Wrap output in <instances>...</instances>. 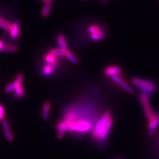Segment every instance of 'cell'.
I'll return each mask as SVG.
<instances>
[{
	"label": "cell",
	"instance_id": "1",
	"mask_svg": "<svg viewBox=\"0 0 159 159\" xmlns=\"http://www.w3.org/2000/svg\"><path fill=\"white\" fill-rule=\"evenodd\" d=\"M131 83L137 88L147 93L150 95L153 94L157 88L156 84L153 81L141 78L135 77L132 79Z\"/></svg>",
	"mask_w": 159,
	"mask_h": 159
},
{
	"label": "cell",
	"instance_id": "2",
	"mask_svg": "<svg viewBox=\"0 0 159 159\" xmlns=\"http://www.w3.org/2000/svg\"><path fill=\"white\" fill-rule=\"evenodd\" d=\"M150 94L146 92L142 91L139 95L140 101L142 106L144 114L148 119H150L153 116L154 112L150 102Z\"/></svg>",
	"mask_w": 159,
	"mask_h": 159
},
{
	"label": "cell",
	"instance_id": "3",
	"mask_svg": "<svg viewBox=\"0 0 159 159\" xmlns=\"http://www.w3.org/2000/svg\"><path fill=\"white\" fill-rule=\"evenodd\" d=\"M111 116V113L110 111L107 110L102 114L101 118L98 120L97 123L96 125L94 128L93 131V137L94 140L97 141L98 139L100 136L104 127L106 125L108 118Z\"/></svg>",
	"mask_w": 159,
	"mask_h": 159
},
{
	"label": "cell",
	"instance_id": "4",
	"mask_svg": "<svg viewBox=\"0 0 159 159\" xmlns=\"http://www.w3.org/2000/svg\"><path fill=\"white\" fill-rule=\"evenodd\" d=\"M70 128L72 132L77 131L80 133H85L91 130L92 124L87 120H80L72 123L71 124Z\"/></svg>",
	"mask_w": 159,
	"mask_h": 159
},
{
	"label": "cell",
	"instance_id": "5",
	"mask_svg": "<svg viewBox=\"0 0 159 159\" xmlns=\"http://www.w3.org/2000/svg\"><path fill=\"white\" fill-rule=\"evenodd\" d=\"M113 120L112 117L110 116L108 118L106 125L104 127L102 131L100 136L98 139L97 141L98 142L101 143L102 144L103 143L105 142L107 140V137L109 136V134L111 130V129H112V127H113Z\"/></svg>",
	"mask_w": 159,
	"mask_h": 159
},
{
	"label": "cell",
	"instance_id": "6",
	"mask_svg": "<svg viewBox=\"0 0 159 159\" xmlns=\"http://www.w3.org/2000/svg\"><path fill=\"white\" fill-rule=\"evenodd\" d=\"M159 126V112H155L153 116L148 120V134L150 136H153L156 130Z\"/></svg>",
	"mask_w": 159,
	"mask_h": 159
},
{
	"label": "cell",
	"instance_id": "7",
	"mask_svg": "<svg viewBox=\"0 0 159 159\" xmlns=\"http://www.w3.org/2000/svg\"><path fill=\"white\" fill-rule=\"evenodd\" d=\"M111 79L113 80L114 82H115L117 84L121 87L125 91L127 92L129 94H133V90L131 89L130 85H129L124 79L121 77L119 75H114L111 77Z\"/></svg>",
	"mask_w": 159,
	"mask_h": 159
},
{
	"label": "cell",
	"instance_id": "8",
	"mask_svg": "<svg viewBox=\"0 0 159 159\" xmlns=\"http://www.w3.org/2000/svg\"><path fill=\"white\" fill-rule=\"evenodd\" d=\"M122 72L121 69L118 66H110L104 69V74L109 77H113L114 75H119Z\"/></svg>",
	"mask_w": 159,
	"mask_h": 159
},
{
	"label": "cell",
	"instance_id": "9",
	"mask_svg": "<svg viewBox=\"0 0 159 159\" xmlns=\"http://www.w3.org/2000/svg\"><path fill=\"white\" fill-rule=\"evenodd\" d=\"M2 125L3 127V129L5 133V135L9 142H12L14 140V136L12 134L11 131L10 129L9 124L6 119L2 120Z\"/></svg>",
	"mask_w": 159,
	"mask_h": 159
},
{
	"label": "cell",
	"instance_id": "10",
	"mask_svg": "<svg viewBox=\"0 0 159 159\" xmlns=\"http://www.w3.org/2000/svg\"><path fill=\"white\" fill-rule=\"evenodd\" d=\"M71 123H72L71 122H69L68 121L64 120L63 121H61L57 124L56 128L58 130L62 131L65 133H66V131L72 132V131L71 130V128H70Z\"/></svg>",
	"mask_w": 159,
	"mask_h": 159
},
{
	"label": "cell",
	"instance_id": "11",
	"mask_svg": "<svg viewBox=\"0 0 159 159\" xmlns=\"http://www.w3.org/2000/svg\"><path fill=\"white\" fill-rule=\"evenodd\" d=\"M10 35L12 39H16L18 37L20 33V23L18 21H16L11 27Z\"/></svg>",
	"mask_w": 159,
	"mask_h": 159
},
{
	"label": "cell",
	"instance_id": "12",
	"mask_svg": "<svg viewBox=\"0 0 159 159\" xmlns=\"http://www.w3.org/2000/svg\"><path fill=\"white\" fill-rule=\"evenodd\" d=\"M51 105L49 102H46L43 107V119L47 120L48 118L49 112L50 110Z\"/></svg>",
	"mask_w": 159,
	"mask_h": 159
},
{
	"label": "cell",
	"instance_id": "13",
	"mask_svg": "<svg viewBox=\"0 0 159 159\" xmlns=\"http://www.w3.org/2000/svg\"><path fill=\"white\" fill-rule=\"evenodd\" d=\"M58 43L60 46V48L64 51H67V46L65 37L63 35H60L58 37Z\"/></svg>",
	"mask_w": 159,
	"mask_h": 159
},
{
	"label": "cell",
	"instance_id": "14",
	"mask_svg": "<svg viewBox=\"0 0 159 159\" xmlns=\"http://www.w3.org/2000/svg\"><path fill=\"white\" fill-rule=\"evenodd\" d=\"M48 54H51L52 56L56 57V56H66V51H64L60 48H56L51 50V51L48 52Z\"/></svg>",
	"mask_w": 159,
	"mask_h": 159
},
{
	"label": "cell",
	"instance_id": "15",
	"mask_svg": "<svg viewBox=\"0 0 159 159\" xmlns=\"http://www.w3.org/2000/svg\"><path fill=\"white\" fill-rule=\"evenodd\" d=\"M51 3L49 2H47L45 3L44 6L43 7V10H42V16L44 17H47L51 10Z\"/></svg>",
	"mask_w": 159,
	"mask_h": 159
},
{
	"label": "cell",
	"instance_id": "16",
	"mask_svg": "<svg viewBox=\"0 0 159 159\" xmlns=\"http://www.w3.org/2000/svg\"><path fill=\"white\" fill-rule=\"evenodd\" d=\"M18 50L17 46L14 45H8L4 44L3 48H2L1 51H5V52H15Z\"/></svg>",
	"mask_w": 159,
	"mask_h": 159
},
{
	"label": "cell",
	"instance_id": "17",
	"mask_svg": "<svg viewBox=\"0 0 159 159\" xmlns=\"http://www.w3.org/2000/svg\"><path fill=\"white\" fill-rule=\"evenodd\" d=\"M16 96L18 98H23L24 96V90L21 84H18L14 90Z\"/></svg>",
	"mask_w": 159,
	"mask_h": 159
},
{
	"label": "cell",
	"instance_id": "18",
	"mask_svg": "<svg viewBox=\"0 0 159 159\" xmlns=\"http://www.w3.org/2000/svg\"><path fill=\"white\" fill-rule=\"evenodd\" d=\"M104 34L101 30L95 33L91 34V39L94 40V41L102 40L104 38Z\"/></svg>",
	"mask_w": 159,
	"mask_h": 159
},
{
	"label": "cell",
	"instance_id": "19",
	"mask_svg": "<svg viewBox=\"0 0 159 159\" xmlns=\"http://www.w3.org/2000/svg\"><path fill=\"white\" fill-rule=\"evenodd\" d=\"M18 84H19L18 83H17L16 81L12 82L11 84H10L9 85H8L6 87V92L7 93H11L12 91H14V90L16 89V88L17 87V85H18Z\"/></svg>",
	"mask_w": 159,
	"mask_h": 159
},
{
	"label": "cell",
	"instance_id": "20",
	"mask_svg": "<svg viewBox=\"0 0 159 159\" xmlns=\"http://www.w3.org/2000/svg\"><path fill=\"white\" fill-rule=\"evenodd\" d=\"M66 56L68 58V60L74 64H78L79 63V61L77 59V58L75 57L74 54L71 52L70 51H66Z\"/></svg>",
	"mask_w": 159,
	"mask_h": 159
},
{
	"label": "cell",
	"instance_id": "21",
	"mask_svg": "<svg viewBox=\"0 0 159 159\" xmlns=\"http://www.w3.org/2000/svg\"><path fill=\"white\" fill-rule=\"evenodd\" d=\"M11 25L2 18H0V27L6 30H10L11 29Z\"/></svg>",
	"mask_w": 159,
	"mask_h": 159
},
{
	"label": "cell",
	"instance_id": "22",
	"mask_svg": "<svg viewBox=\"0 0 159 159\" xmlns=\"http://www.w3.org/2000/svg\"><path fill=\"white\" fill-rule=\"evenodd\" d=\"M46 61L50 64H54L56 61V57L52 56L50 54H48V55L46 57Z\"/></svg>",
	"mask_w": 159,
	"mask_h": 159
},
{
	"label": "cell",
	"instance_id": "23",
	"mask_svg": "<svg viewBox=\"0 0 159 159\" xmlns=\"http://www.w3.org/2000/svg\"><path fill=\"white\" fill-rule=\"evenodd\" d=\"M52 72V67L51 65L46 66L44 68V73L46 75H50Z\"/></svg>",
	"mask_w": 159,
	"mask_h": 159
},
{
	"label": "cell",
	"instance_id": "24",
	"mask_svg": "<svg viewBox=\"0 0 159 159\" xmlns=\"http://www.w3.org/2000/svg\"><path fill=\"white\" fill-rule=\"evenodd\" d=\"M89 31L91 34H93V33H95L96 32L100 31V29H99V27L96 25H91L89 28Z\"/></svg>",
	"mask_w": 159,
	"mask_h": 159
},
{
	"label": "cell",
	"instance_id": "25",
	"mask_svg": "<svg viewBox=\"0 0 159 159\" xmlns=\"http://www.w3.org/2000/svg\"><path fill=\"white\" fill-rule=\"evenodd\" d=\"M4 108L1 104H0V120L4 119Z\"/></svg>",
	"mask_w": 159,
	"mask_h": 159
},
{
	"label": "cell",
	"instance_id": "26",
	"mask_svg": "<svg viewBox=\"0 0 159 159\" xmlns=\"http://www.w3.org/2000/svg\"><path fill=\"white\" fill-rule=\"evenodd\" d=\"M16 81H17V83H18L19 84H22L23 81V74H19L16 77Z\"/></svg>",
	"mask_w": 159,
	"mask_h": 159
},
{
	"label": "cell",
	"instance_id": "27",
	"mask_svg": "<svg viewBox=\"0 0 159 159\" xmlns=\"http://www.w3.org/2000/svg\"><path fill=\"white\" fill-rule=\"evenodd\" d=\"M64 135H65V132L62 131H58L57 137H58L59 139H63L64 136Z\"/></svg>",
	"mask_w": 159,
	"mask_h": 159
},
{
	"label": "cell",
	"instance_id": "28",
	"mask_svg": "<svg viewBox=\"0 0 159 159\" xmlns=\"http://www.w3.org/2000/svg\"><path fill=\"white\" fill-rule=\"evenodd\" d=\"M4 46V43H3L2 41L0 40V51H1V50H2V48H3Z\"/></svg>",
	"mask_w": 159,
	"mask_h": 159
},
{
	"label": "cell",
	"instance_id": "29",
	"mask_svg": "<svg viewBox=\"0 0 159 159\" xmlns=\"http://www.w3.org/2000/svg\"><path fill=\"white\" fill-rule=\"evenodd\" d=\"M44 3H46V2H48V0H42Z\"/></svg>",
	"mask_w": 159,
	"mask_h": 159
},
{
	"label": "cell",
	"instance_id": "30",
	"mask_svg": "<svg viewBox=\"0 0 159 159\" xmlns=\"http://www.w3.org/2000/svg\"><path fill=\"white\" fill-rule=\"evenodd\" d=\"M107 0H102V1L103 2H106Z\"/></svg>",
	"mask_w": 159,
	"mask_h": 159
},
{
	"label": "cell",
	"instance_id": "31",
	"mask_svg": "<svg viewBox=\"0 0 159 159\" xmlns=\"http://www.w3.org/2000/svg\"><path fill=\"white\" fill-rule=\"evenodd\" d=\"M54 1V0H48V2H50V3H51V2H52V1Z\"/></svg>",
	"mask_w": 159,
	"mask_h": 159
}]
</instances>
